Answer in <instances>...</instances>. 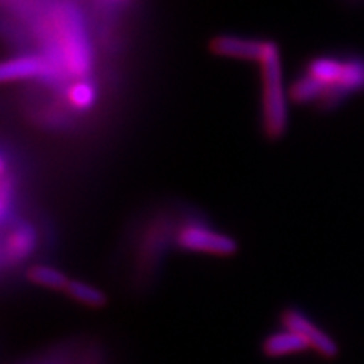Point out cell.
Wrapping results in <instances>:
<instances>
[{"instance_id": "obj_1", "label": "cell", "mask_w": 364, "mask_h": 364, "mask_svg": "<svg viewBox=\"0 0 364 364\" xmlns=\"http://www.w3.org/2000/svg\"><path fill=\"white\" fill-rule=\"evenodd\" d=\"M34 34L43 54L61 71L68 83L91 78L95 49L80 7L70 0L49 4L34 19Z\"/></svg>"}, {"instance_id": "obj_2", "label": "cell", "mask_w": 364, "mask_h": 364, "mask_svg": "<svg viewBox=\"0 0 364 364\" xmlns=\"http://www.w3.org/2000/svg\"><path fill=\"white\" fill-rule=\"evenodd\" d=\"M262 76V132L270 142L284 139L289 130V95L284 83L280 46L267 39L260 59Z\"/></svg>"}, {"instance_id": "obj_3", "label": "cell", "mask_w": 364, "mask_h": 364, "mask_svg": "<svg viewBox=\"0 0 364 364\" xmlns=\"http://www.w3.org/2000/svg\"><path fill=\"white\" fill-rule=\"evenodd\" d=\"M177 223L166 213L152 215L142 225L134 248V280L136 285H147L161 270L169 248L176 247Z\"/></svg>"}, {"instance_id": "obj_4", "label": "cell", "mask_w": 364, "mask_h": 364, "mask_svg": "<svg viewBox=\"0 0 364 364\" xmlns=\"http://www.w3.org/2000/svg\"><path fill=\"white\" fill-rule=\"evenodd\" d=\"M176 247L181 252L228 258L238 253V241L211 226L203 216H184L177 221Z\"/></svg>"}, {"instance_id": "obj_5", "label": "cell", "mask_w": 364, "mask_h": 364, "mask_svg": "<svg viewBox=\"0 0 364 364\" xmlns=\"http://www.w3.org/2000/svg\"><path fill=\"white\" fill-rule=\"evenodd\" d=\"M2 228V248H0L2 270L16 272L24 267L39 250L41 233L33 221L22 216H17Z\"/></svg>"}, {"instance_id": "obj_6", "label": "cell", "mask_w": 364, "mask_h": 364, "mask_svg": "<svg viewBox=\"0 0 364 364\" xmlns=\"http://www.w3.org/2000/svg\"><path fill=\"white\" fill-rule=\"evenodd\" d=\"M280 324L284 329H290L302 336L311 344L312 353L324 359H334L339 354V346L312 321L307 314H304L297 307H287L280 312Z\"/></svg>"}, {"instance_id": "obj_7", "label": "cell", "mask_w": 364, "mask_h": 364, "mask_svg": "<svg viewBox=\"0 0 364 364\" xmlns=\"http://www.w3.org/2000/svg\"><path fill=\"white\" fill-rule=\"evenodd\" d=\"M267 39L250 38L240 34H218L211 38L208 44L209 53L213 56L236 59V61L260 63L265 51Z\"/></svg>"}, {"instance_id": "obj_8", "label": "cell", "mask_w": 364, "mask_h": 364, "mask_svg": "<svg viewBox=\"0 0 364 364\" xmlns=\"http://www.w3.org/2000/svg\"><path fill=\"white\" fill-rule=\"evenodd\" d=\"M2 191H0V216L2 226L17 218V203H19V174L11 161L7 147L2 150Z\"/></svg>"}, {"instance_id": "obj_9", "label": "cell", "mask_w": 364, "mask_h": 364, "mask_svg": "<svg viewBox=\"0 0 364 364\" xmlns=\"http://www.w3.org/2000/svg\"><path fill=\"white\" fill-rule=\"evenodd\" d=\"M312 351L311 344L307 343L297 332L284 329L268 334L262 343L263 356L270 359H280L287 356H295V354H304Z\"/></svg>"}, {"instance_id": "obj_10", "label": "cell", "mask_w": 364, "mask_h": 364, "mask_svg": "<svg viewBox=\"0 0 364 364\" xmlns=\"http://www.w3.org/2000/svg\"><path fill=\"white\" fill-rule=\"evenodd\" d=\"M61 102L66 105L68 110L73 113H86L93 110L98 102V88L91 78L71 81L70 85L59 93Z\"/></svg>"}, {"instance_id": "obj_11", "label": "cell", "mask_w": 364, "mask_h": 364, "mask_svg": "<svg viewBox=\"0 0 364 364\" xmlns=\"http://www.w3.org/2000/svg\"><path fill=\"white\" fill-rule=\"evenodd\" d=\"M26 279L29 284L41 289L53 290V292L65 294L68 284H70V277L63 273L59 268L48 265V263H34V265L26 268Z\"/></svg>"}, {"instance_id": "obj_12", "label": "cell", "mask_w": 364, "mask_h": 364, "mask_svg": "<svg viewBox=\"0 0 364 364\" xmlns=\"http://www.w3.org/2000/svg\"><path fill=\"white\" fill-rule=\"evenodd\" d=\"M65 295L68 299H71L73 302L90 309H103L108 304V297L103 290H100L95 285H90L88 282L76 279L70 280Z\"/></svg>"}, {"instance_id": "obj_13", "label": "cell", "mask_w": 364, "mask_h": 364, "mask_svg": "<svg viewBox=\"0 0 364 364\" xmlns=\"http://www.w3.org/2000/svg\"><path fill=\"white\" fill-rule=\"evenodd\" d=\"M33 364H100V361L95 349H90L88 353H68V349H61Z\"/></svg>"}, {"instance_id": "obj_14", "label": "cell", "mask_w": 364, "mask_h": 364, "mask_svg": "<svg viewBox=\"0 0 364 364\" xmlns=\"http://www.w3.org/2000/svg\"><path fill=\"white\" fill-rule=\"evenodd\" d=\"M115 4H124V2H129V0H113Z\"/></svg>"}]
</instances>
